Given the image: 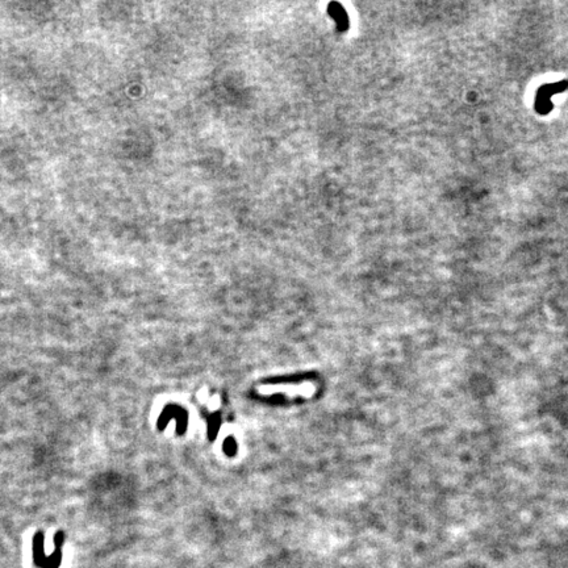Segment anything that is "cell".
<instances>
[{
    "label": "cell",
    "instance_id": "obj_1",
    "mask_svg": "<svg viewBox=\"0 0 568 568\" xmlns=\"http://www.w3.org/2000/svg\"><path fill=\"white\" fill-rule=\"evenodd\" d=\"M44 533L41 532L36 533V536L33 538V558H34V564L41 568H44L45 560H46L44 551Z\"/></svg>",
    "mask_w": 568,
    "mask_h": 568
},
{
    "label": "cell",
    "instance_id": "obj_2",
    "mask_svg": "<svg viewBox=\"0 0 568 568\" xmlns=\"http://www.w3.org/2000/svg\"><path fill=\"white\" fill-rule=\"evenodd\" d=\"M61 562H62V550L61 548H56L54 554H51L50 556L46 558L44 568H58Z\"/></svg>",
    "mask_w": 568,
    "mask_h": 568
},
{
    "label": "cell",
    "instance_id": "obj_3",
    "mask_svg": "<svg viewBox=\"0 0 568 568\" xmlns=\"http://www.w3.org/2000/svg\"><path fill=\"white\" fill-rule=\"evenodd\" d=\"M63 542H65V533L58 532L56 534V537H54V543H56V547L57 548L62 547Z\"/></svg>",
    "mask_w": 568,
    "mask_h": 568
}]
</instances>
